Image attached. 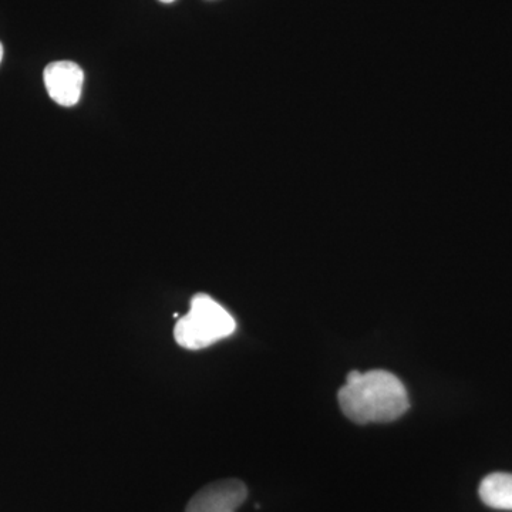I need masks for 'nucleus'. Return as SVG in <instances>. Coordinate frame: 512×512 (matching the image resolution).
Wrapping results in <instances>:
<instances>
[{
	"label": "nucleus",
	"instance_id": "obj_1",
	"mask_svg": "<svg viewBox=\"0 0 512 512\" xmlns=\"http://www.w3.org/2000/svg\"><path fill=\"white\" fill-rule=\"evenodd\" d=\"M340 409L356 424L392 423L409 410V394L399 377L386 370H353L338 393Z\"/></svg>",
	"mask_w": 512,
	"mask_h": 512
},
{
	"label": "nucleus",
	"instance_id": "obj_2",
	"mask_svg": "<svg viewBox=\"0 0 512 512\" xmlns=\"http://www.w3.org/2000/svg\"><path fill=\"white\" fill-rule=\"evenodd\" d=\"M237 330V322L211 296L198 293L191 299L190 312L175 323L174 338L181 348L200 350L228 338Z\"/></svg>",
	"mask_w": 512,
	"mask_h": 512
},
{
	"label": "nucleus",
	"instance_id": "obj_3",
	"mask_svg": "<svg viewBox=\"0 0 512 512\" xmlns=\"http://www.w3.org/2000/svg\"><path fill=\"white\" fill-rule=\"evenodd\" d=\"M247 497V485L237 478L214 481L191 498L185 512H237Z\"/></svg>",
	"mask_w": 512,
	"mask_h": 512
},
{
	"label": "nucleus",
	"instance_id": "obj_4",
	"mask_svg": "<svg viewBox=\"0 0 512 512\" xmlns=\"http://www.w3.org/2000/svg\"><path fill=\"white\" fill-rule=\"evenodd\" d=\"M50 99L63 107H73L82 97L84 73L79 64L60 60L47 64L43 72Z\"/></svg>",
	"mask_w": 512,
	"mask_h": 512
},
{
	"label": "nucleus",
	"instance_id": "obj_5",
	"mask_svg": "<svg viewBox=\"0 0 512 512\" xmlns=\"http://www.w3.org/2000/svg\"><path fill=\"white\" fill-rule=\"evenodd\" d=\"M478 493L487 507L512 511V474H490L481 481Z\"/></svg>",
	"mask_w": 512,
	"mask_h": 512
},
{
	"label": "nucleus",
	"instance_id": "obj_6",
	"mask_svg": "<svg viewBox=\"0 0 512 512\" xmlns=\"http://www.w3.org/2000/svg\"><path fill=\"white\" fill-rule=\"evenodd\" d=\"M2 59H3V46H2V43H0V63H2Z\"/></svg>",
	"mask_w": 512,
	"mask_h": 512
},
{
	"label": "nucleus",
	"instance_id": "obj_7",
	"mask_svg": "<svg viewBox=\"0 0 512 512\" xmlns=\"http://www.w3.org/2000/svg\"><path fill=\"white\" fill-rule=\"evenodd\" d=\"M160 2H163V3H173V2H175V0H160Z\"/></svg>",
	"mask_w": 512,
	"mask_h": 512
}]
</instances>
